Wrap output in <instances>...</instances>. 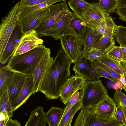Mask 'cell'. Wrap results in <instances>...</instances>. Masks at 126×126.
Listing matches in <instances>:
<instances>
[{"label":"cell","mask_w":126,"mask_h":126,"mask_svg":"<svg viewBox=\"0 0 126 126\" xmlns=\"http://www.w3.org/2000/svg\"><path fill=\"white\" fill-rule=\"evenodd\" d=\"M73 63L62 47L48 70L40 90L47 100L60 97L62 87L70 77V66Z\"/></svg>","instance_id":"cell-1"},{"label":"cell","mask_w":126,"mask_h":126,"mask_svg":"<svg viewBox=\"0 0 126 126\" xmlns=\"http://www.w3.org/2000/svg\"><path fill=\"white\" fill-rule=\"evenodd\" d=\"M47 48L43 44L20 55L12 56L6 66L13 72L32 76Z\"/></svg>","instance_id":"cell-2"},{"label":"cell","mask_w":126,"mask_h":126,"mask_svg":"<svg viewBox=\"0 0 126 126\" xmlns=\"http://www.w3.org/2000/svg\"><path fill=\"white\" fill-rule=\"evenodd\" d=\"M83 90L81 109H87L94 106L108 95V90L100 79L87 81Z\"/></svg>","instance_id":"cell-3"},{"label":"cell","mask_w":126,"mask_h":126,"mask_svg":"<svg viewBox=\"0 0 126 126\" xmlns=\"http://www.w3.org/2000/svg\"><path fill=\"white\" fill-rule=\"evenodd\" d=\"M19 2L12 8L1 19L0 26V57L5 50L8 42L18 21Z\"/></svg>","instance_id":"cell-4"},{"label":"cell","mask_w":126,"mask_h":126,"mask_svg":"<svg viewBox=\"0 0 126 126\" xmlns=\"http://www.w3.org/2000/svg\"><path fill=\"white\" fill-rule=\"evenodd\" d=\"M49 14L45 20L35 29L39 37L44 36L57 20L66 12L70 11L65 0L48 7Z\"/></svg>","instance_id":"cell-5"},{"label":"cell","mask_w":126,"mask_h":126,"mask_svg":"<svg viewBox=\"0 0 126 126\" xmlns=\"http://www.w3.org/2000/svg\"><path fill=\"white\" fill-rule=\"evenodd\" d=\"M72 17L71 12L70 11L66 12L57 20L44 36H50L55 40H57L65 35L78 36L71 27Z\"/></svg>","instance_id":"cell-6"},{"label":"cell","mask_w":126,"mask_h":126,"mask_svg":"<svg viewBox=\"0 0 126 126\" xmlns=\"http://www.w3.org/2000/svg\"><path fill=\"white\" fill-rule=\"evenodd\" d=\"M59 39L62 47L75 63L81 55L83 40L78 36L72 35L62 36Z\"/></svg>","instance_id":"cell-7"},{"label":"cell","mask_w":126,"mask_h":126,"mask_svg":"<svg viewBox=\"0 0 126 126\" xmlns=\"http://www.w3.org/2000/svg\"><path fill=\"white\" fill-rule=\"evenodd\" d=\"M73 67L75 74L81 76L87 81H93L99 79L93 61L81 55Z\"/></svg>","instance_id":"cell-8"},{"label":"cell","mask_w":126,"mask_h":126,"mask_svg":"<svg viewBox=\"0 0 126 126\" xmlns=\"http://www.w3.org/2000/svg\"><path fill=\"white\" fill-rule=\"evenodd\" d=\"M86 81L83 77L76 74L70 77L62 87L60 96L64 105L67 104L75 93L83 89Z\"/></svg>","instance_id":"cell-9"},{"label":"cell","mask_w":126,"mask_h":126,"mask_svg":"<svg viewBox=\"0 0 126 126\" xmlns=\"http://www.w3.org/2000/svg\"><path fill=\"white\" fill-rule=\"evenodd\" d=\"M51 51L47 48L32 76L34 83V94L40 91L43 81L54 59L50 56Z\"/></svg>","instance_id":"cell-10"},{"label":"cell","mask_w":126,"mask_h":126,"mask_svg":"<svg viewBox=\"0 0 126 126\" xmlns=\"http://www.w3.org/2000/svg\"><path fill=\"white\" fill-rule=\"evenodd\" d=\"M49 13L48 7L32 13L19 21L22 33L24 34L35 30L45 20Z\"/></svg>","instance_id":"cell-11"},{"label":"cell","mask_w":126,"mask_h":126,"mask_svg":"<svg viewBox=\"0 0 126 126\" xmlns=\"http://www.w3.org/2000/svg\"><path fill=\"white\" fill-rule=\"evenodd\" d=\"M109 15L101 8L98 2H94L91 3V7L80 16L87 24L95 29Z\"/></svg>","instance_id":"cell-12"},{"label":"cell","mask_w":126,"mask_h":126,"mask_svg":"<svg viewBox=\"0 0 126 126\" xmlns=\"http://www.w3.org/2000/svg\"><path fill=\"white\" fill-rule=\"evenodd\" d=\"M44 42L34 30L27 32L23 34L12 56L25 53L34 48L39 45L43 44Z\"/></svg>","instance_id":"cell-13"},{"label":"cell","mask_w":126,"mask_h":126,"mask_svg":"<svg viewBox=\"0 0 126 126\" xmlns=\"http://www.w3.org/2000/svg\"><path fill=\"white\" fill-rule=\"evenodd\" d=\"M23 34L19 21L15 27L6 45L5 50L0 57V63L4 64L13 56L20 41Z\"/></svg>","instance_id":"cell-14"},{"label":"cell","mask_w":126,"mask_h":126,"mask_svg":"<svg viewBox=\"0 0 126 126\" xmlns=\"http://www.w3.org/2000/svg\"><path fill=\"white\" fill-rule=\"evenodd\" d=\"M116 104L108 95L92 108L91 114L103 118L110 119L114 117Z\"/></svg>","instance_id":"cell-15"},{"label":"cell","mask_w":126,"mask_h":126,"mask_svg":"<svg viewBox=\"0 0 126 126\" xmlns=\"http://www.w3.org/2000/svg\"><path fill=\"white\" fill-rule=\"evenodd\" d=\"M34 83L32 76H27L23 86L20 93L11 102L13 111L25 104L30 95L34 94Z\"/></svg>","instance_id":"cell-16"},{"label":"cell","mask_w":126,"mask_h":126,"mask_svg":"<svg viewBox=\"0 0 126 126\" xmlns=\"http://www.w3.org/2000/svg\"><path fill=\"white\" fill-rule=\"evenodd\" d=\"M27 76L21 73L13 72L8 84L7 90L11 102L19 94L26 81Z\"/></svg>","instance_id":"cell-17"},{"label":"cell","mask_w":126,"mask_h":126,"mask_svg":"<svg viewBox=\"0 0 126 126\" xmlns=\"http://www.w3.org/2000/svg\"><path fill=\"white\" fill-rule=\"evenodd\" d=\"M117 27L110 14L98 26L94 29L101 38L106 36L114 39Z\"/></svg>","instance_id":"cell-18"},{"label":"cell","mask_w":126,"mask_h":126,"mask_svg":"<svg viewBox=\"0 0 126 126\" xmlns=\"http://www.w3.org/2000/svg\"><path fill=\"white\" fill-rule=\"evenodd\" d=\"M115 117L110 119L99 117L91 113L86 119L84 126H123Z\"/></svg>","instance_id":"cell-19"},{"label":"cell","mask_w":126,"mask_h":126,"mask_svg":"<svg viewBox=\"0 0 126 126\" xmlns=\"http://www.w3.org/2000/svg\"><path fill=\"white\" fill-rule=\"evenodd\" d=\"M45 112L40 106L31 111L25 126H46Z\"/></svg>","instance_id":"cell-20"},{"label":"cell","mask_w":126,"mask_h":126,"mask_svg":"<svg viewBox=\"0 0 126 126\" xmlns=\"http://www.w3.org/2000/svg\"><path fill=\"white\" fill-rule=\"evenodd\" d=\"M100 38L95 29L87 24L86 34L84 40L83 49L81 55L90 51L96 42Z\"/></svg>","instance_id":"cell-21"},{"label":"cell","mask_w":126,"mask_h":126,"mask_svg":"<svg viewBox=\"0 0 126 126\" xmlns=\"http://www.w3.org/2000/svg\"><path fill=\"white\" fill-rule=\"evenodd\" d=\"M71 27L84 41L86 34L87 24L80 16L73 12H71Z\"/></svg>","instance_id":"cell-22"},{"label":"cell","mask_w":126,"mask_h":126,"mask_svg":"<svg viewBox=\"0 0 126 126\" xmlns=\"http://www.w3.org/2000/svg\"><path fill=\"white\" fill-rule=\"evenodd\" d=\"M64 111V108L52 106L45 113L46 122L49 126H58Z\"/></svg>","instance_id":"cell-23"},{"label":"cell","mask_w":126,"mask_h":126,"mask_svg":"<svg viewBox=\"0 0 126 126\" xmlns=\"http://www.w3.org/2000/svg\"><path fill=\"white\" fill-rule=\"evenodd\" d=\"M63 0H49L47 2H43L33 6L18 10L17 18L18 21L31 14L41 9L48 7L56 3L62 1Z\"/></svg>","instance_id":"cell-24"},{"label":"cell","mask_w":126,"mask_h":126,"mask_svg":"<svg viewBox=\"0 0 126 126\" xmlns=\"http://www.w3.org/2000/svg\"><path fill=\"white\" fill-rule=\"evenodd\" d=\"M115 46L114 39L107 36H103L96 42L92 48L98 49L106 54Z\"/></svg>","instance_id":"cell-25"},{"label":"cell","mask_w":126,"mask_h":126,"mask_svg":"<svg viewBox=\"0 0 126 126\" xmlns=\"http://www.w3.org/2000/svg\"><path fill=\"white\" fill-rule=\"evenodd\" d=\"M68 3L73 12L80 16L89 9L91 5V3L83 0H71Z\"/></svg>","instance_id":"cell-26"},{"label":"cell","mask_w":126,"mask_h":126,"mask_svg":"<svg viewBox=\"0 0 126 126\" xmlns=\"http://www.w3.org/2000/svg\"><path fill=\"white\" fill-rule=\"evenodd\" d=\"M13 72L6 66L0 69V96L7 89L8 84Z\"/></svg>","instance_id":"cell-27"},{"label":"cell","mask_w":126,"mask_h":126,"mask_svg":"<svg viewBox=\"0 0 126 126\" xmlns=\"http://www.w3.org/2000/svg\"><path fill=\"white\" fill-rule=\"evenodd\" d=\"M0 112L11 118L13 112L11 102L9 100L7 89L0 96Z\"/></svg>","instance_id":"cell-28"},{"label":"cell","mask_w":126,"mask_h":126,"mask_svg":"<svg viewBox=\"0 0 126 126\" xmlns=\"http://www.w3.org/2000/svg\"><path fill=\"white\" fill-rule=\"evenodd\" d=\"M96 60L103 63L120 75L124 74V70L120 66L119 62L112 60L107 56Z\"/></svg>","instance_id":"cell-29"},{"label":"cell","mask_w":126,"mask_h":126,"mask_svg":"<svg viewBox=\"0 0 126 126\" xmlns=\"http://www.w3.org/2000/svg\"><path fill=\"white\" fill-rule=\"evenodd\" d=\"M119 0H100L98 2L101 8L110 14L116 12Z\"/></svg>","instance_id":"cell-30"},{"label":"cell","mask_w":126,"mask_h":126,"mask_svg":"<svg viewBox=\"0 0 126 126\" xmlns=\"http://www.w3.org/2000/svg\"><path fill=\"white\" fill-rule=\"evenodd\" d=\"M81 108V101L75 104L61 119L58 126H64L70 119L73 118L76 112Z\"/></svg>","instance_id":"cell-31"},{"label":"cell","mask_w":126,"mask_h":126,"mask_svg":"<svg viewBox=\"0 0 126 126\" xmlns=\"http://www.w3.org/2000/svg\"><path fill=\"white\" fill-rule=\"evenodd\" d=\"M115 38L120 47L126 48V27L117 26Z\"/></svg>","instance_id":"cell-32"},{"label":"cell","mask_w":126,"mask_h":126,"mask_svg":"<svg viewBox=\"0 0 126 126\" xmlns=\"http://www.w3.org/2000/svg\"><path fill=\"white\" fill-rule=\"evenodd\" d=\"M83 89L80 90L79 92L77 91L72 95L70 101L64 108V111L62 118L75 104L81 101L83 94Z\"/></svg>","instance_id":"cell-33"},{"label":"cell","mask_w":126,"mask_h":126,"mask_svg":"<svg viewBox=\"0 0 126 126\" xmlns=\"http://www.w3.org/2000/svg\"><path fill=\"white\" fill-rule=\"evenodd\" d=\"M92 112V108L81 109L77 117L73 126H84L85 122Z\"/></svg>","instance_id":"cell-34"},{"label":"cell","mask_w":126,"mask_h":126,"mask_svg":"<svg viewBox=\"0 0 126 126\" xmlns=\"http://www.w3.org/2000/svg\"><path fill=\"white\" fill-rule=\"evenodd\" d=\"M106 54L109 58L112 60L119 62L122 61L123 54L120 46H115Z\"/></svg>","instance_id":"cell-35"},{"label":"cell","mask_w":126,"mask_h":126,"mask_svg":"<svg viewBox=\"0 0 126 126\" xmlns=\"http://www.w3.org/2000/svg\"><path fill=\"white\" fill-rule=\"evenodd\" d=\"M87 59L92 61L99 59L101 58L107 56L105 53L98 49L92 48L87 52L81 55Z\"/></svg>","instance_id":"cell-36"},{"label":"cell","mask_w":126,"mask_h":126,"mask_svg":"<svg viewBox=\"0 0 126 126\" xmlns=\"http://www.w3.org/2000/svg\"><path fill=\"white\" fill-rule=\"evenodd\" d=\"M49 0H21L19 1L18 10L47 2Z\"/></svg>","instance_id":"cell-37"},{"label":"cell","mask_w":126,"mask_h":126,"mask_svg":"<svg viewBox=\"0 0 126 126\" xmlns=\"http://www.w3.org/2000/svg\"><path fill=\"white\" fill-rule=\"evenodd\" d=\"M95 70L100 78L103 77L107 78L113 82L115 84L118 80L102 68L94 64Z\"/></svg>","instance_id":"cell-38"},{"label":"cell","mask_w":126,"mask_h":126,"mask_svg":"<svg viewBox=\"0 0 126 126\" xmlns=\"http://www.w3.org/2000/svg\"><path fill=\"white\" fill-rule=\"evenodd\" d=\"M113 100L117 105L121 103L126 107V95L118 89L116 90Z\"/></svg>","instance_id":"cell-39"},{"label":"cell","mask_w":126,"mask_h":126,"mask_svg":"<svg viewBox=\"0 0 126 126\" xmlns=\"http://www.w3.org/2000/svg\"><path fill=\"white\" fill-rule=\"evenodd\" d=\"M94 63L102 68L118 80H120V75L102 63L97 60L93 61Z\"/></svg>","instance_id":"cell-40"},{"label":"cell","mask_w":126,"mask_h":126,"mask_svg":"<svg viewBox=\"0 0 126 126\" xmlns=\"http://www.w3.org/2000/svg\"><path fill=\"white\" fill-rule=\"evenodd\" d=\"M114 117L124 125L126 126V121L125 115L122 110L118 106L116 107Z\"/></svg>","instance_id":"cell-41"},{"label":"cell","mask_w":126,"mask_h":126,"mask_svg":"<svg viewBox=\"0 0 126 126\" xmlns=\"http://www.w3.org/2000/svg\"><path fill=\"white\" fill-rule=\"evenodd\" d=\"M116 12L119 16V19L126 22V6L118 5Z\"/></svg>","instance_id":"cell-42"},{"label":"cell","mask_w":126,"mask_h":126,"mask_svg":"<svg viewBox=\"0 0 126 126\" xmlns=\"http://www.w3.org/2000/svg\"><path fill=\"white\" fill-rule=\"evenodd\" d=\"M6 126H21L20 123L16 120H13L10 118Z\"/></svg>","instance_id":"cell-43"},{"label":"cell","mask_w":126,"mask_h":126,"mask_svg":"<svg viewBox=\"0 0 126 126\" xmlns=\"http://www.w3.org/2000/svg\"><path fill=\"white\" fill-rule=\"evenodd\" d=\"M119 63L124 70V74L126 75V61H121Z\"/></svg>","instance_id":"cell-44"},{"label":"cell","mask_w":126,"mask_h":126,"mask_svg":"<svg viewBox=\"0 0 126 126\" xmlns=\"http://www.w3.org/2000/svg\"><path fill=\"white\" fill-rule=\"evenodd\" d=\"M121 47L123 54V61H126V48Z\"/></svg>","instance_id":"cell-45"},{"label":"cell","mask_w":126,"mask_h":126,"mask_svg":"<svg viewBox=\"0 0 126 126\" xmlns=\"http://www.w3.org/2000/svg\"><path fill=\"white\" fill-rule=\"evenodd\" d=\"M120 80L123 84L124 86L125 87L126 86V79L124 74L123 75H120Z\"/></svg>","instance_id":"cell-46"},{"label":"cell","mask_w":126,"mask_h":126,"mask_svg":"<svg viewBox=\"0 0 126 126\" xmlns=\"http://www.w3.org/2000/svg\"><path fill=\"white\" fill-rule=\"evenodd\" d=\"M117 105L120 107L123 111L125 116L126 121V107L121 103Z\"/></svg>","instance_id":"cell-47"},{"label":"cell","mask_w":126,"mask_h":126,"mask_svg":"<svg viewBox=\"0 0 126 126\" xmlns=\"http://www.w3.org/2000/svg\"><path fill=\"white\" fill-rule=\"evenodd\" d=\"M119 5L126 6V0H119Z\"/></svg>","instance_id":"cell-48"},{"label":"cell","mask_w":126,"mask_h":126,"mask_svg":"<svg viewBox=\"0 0 126 126\" xmlns=\"http://www.w3.org/2000/svg\"><path fill=\"white\" fill-rule=\"evenodd\" d=\"M73 118L70 119L64 126H71Z\"/></svg>","instance_id":"cell-49"},{"label":"cell","mask_w":126,"mask_h":126,"mask_svg":"<svg viewBox=\"0 0 126 126\" xmlns=\"http://www.w3.org/2000/svg\"><path fill=\"white\" fill-rule=\"evenodd\" d=\"M123 89H124L126 92V86L125 87L123 86Z\"/></svg>","instance_id":"cell-50"},{"label":"cell","mask_w":126,"mask_h":126,"mask_svg":"<svg viewBox=\"0 0 126 126\" xmlns=\"http://www.w3.org/2000/svg\"><path fill=\"white\" fill-rule=\"evenodd\" d=\"M125 75V79H126V75H125V74H124Z\"/></svg>","instance_id":"cell-51"}]
</instances>
